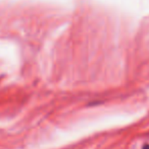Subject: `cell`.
<instances>
[{
  "mask_svg": "<svg viewBox=\"0 0 149 149\" xmlns=\"http://www.w3.org/2000/svg\"><path fill=\"white\" fill-rule=\"evenodd\" d=\"M142 149H149V145H148V144H146V145L143 146V148H142Z\"/></svg>",
  "mask_w": 149,
  "mask_h": 149,
  "instance_id": "cell-1",
  "label": "cell"
}]
</instances>
